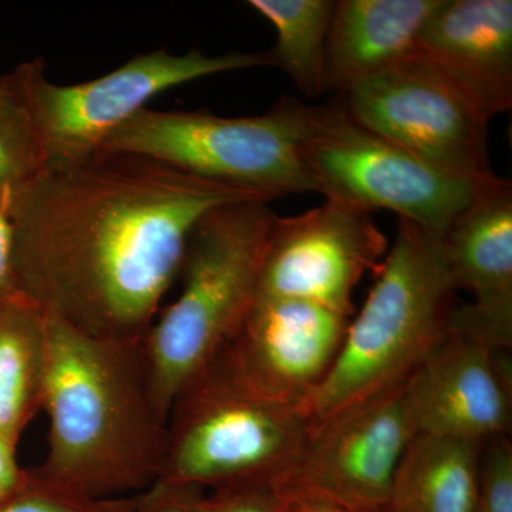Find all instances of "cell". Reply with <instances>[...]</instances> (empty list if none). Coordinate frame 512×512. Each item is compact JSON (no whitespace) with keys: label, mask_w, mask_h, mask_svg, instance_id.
I'll use <instances>...</instances> for the list:
<instances>
[{"label":"cell","mask_w":512,"mask_h":512,"mask_svg":"<svg viewBox=\"0 0 512 512\" xmlns=\"http://www.w3.org/2000/svg\"><path fill=\"white\" fill-rule=\"evenodd\" d=\"M254 192L99 150L49 165L8 208L19 293L97 339L143 342L205 214Z\"/></svg>","instance_id":"cell-1"},{"label":"cell","mask_w":512,"mask_h":512,"mask_svg":"<svg viewBox=\"0 0 512 512\" xmlns=\"http://www.w3.org/2000/svg\"><path fill=\"white\" fill-rule=\"evenodd\" d=\"M47 318L46 483L94 500L141 493L163 473L167 419L151 393L143 342L97 339Z\"/></svg>","instance_id":"cell-2"},{"label":"cell","mask_w":512,"mask_h":512,"mask_svg":"<svg viewBox=\"0 0 512 512\" xmlns=\"http://www.w3.org/2000/svg\"><path fill=\"white\" fill-rule=\"evenodd\" d=\"M456 291L441 242L399 220L392 248L349 322L335 363L302 407L309 423L332 419L409 382L446 335Z\"/></svg>","instance_id":"cell-3"},{"label":"cell","mask_w":512,"mask_h":512,"mask_svg":"<svg viewBox=\"0 0 512 512\" xmlns=\"http://www.w3.org/2000/svg\"><path fill=\"white\" fill-rule=\"evenodd\" d=\"M268 204L221 205L192 229L180 295L143 340L151 393L165 419L178 389L220 352L256 301L276 218Z\"/></svg>","instance_id":"cell-4"},{"label":"cell","mask_w":512,"mask_h":512,"mask_svg":"<svg viewBox=\"0 0 512 512\" xmlns=\"http://www.w3.org/2000/svg\"><path fill=\"white\" fill-rule=\"evenodd\" d=\"M167 429L158 480L212 491L272 487L298 457L311 423L301 407L249 389L215 355L175 393Z\"/></svg>","instance_id":"cell-5"},{"label":"cell","mask_w":512,"mask_h":512,"mask_svg":"<svg viewBox=\"0 0 512 512\" xmlns=\"http://www.w3.org/2000/svg\"><path fill=\"white\" fill-rule=\"evenodd\" d=\"M299 156L312 191L363 211L386 210L441 241L493 185L448 174L375 131L340 104L308 106Z\"/></svg>","instance_id":"cell-6"},{"label":"cell","mask_w":512,"mask_h":512,"mask_svg":"<svg viewBox=\"0 0 512 512\" xmlns=\"http://www.w3.org/2000/svg\"><path fill=\"white\" fill-rule=\"evenodd\" d=\"M305 109L291 97L254 117L144 109L117 128L100 150L153 158L271 202L313 192L299 156Z\"/></svg>","instance_id":"cell-7"},{"label":"cell","mask_w":512,"mask_h":512,"mask_svg":"<svg viewBox=\"0 0 512 512\" xmlns=\"http://www.w3.org/2000/svg\"><path fill=\"white\" fill-rule=\"evenodd\" d=\"M259 66H272L269 52L208 56L200 50L173 55L158 49L134 56L99 79L70 86L47 80L40 59L20 64L5 77L29 111L49 167L96 153L117 128L165 90Z\"/></svg>","instance_id":"cell-8"},{"label":"cell","mask_w":512,"mask_h":512,"mask_svg":"<svg viewBox=\"0 0 512 512\" xmlns=\"http://www.w3.org/2000/svg\"><path fill=\"white\" fill-rule=\"evenodd\" d=\"M342 97L353 120L426 163L473 183L500 180L488 153L490 120L416 59Z\"/></svg>","instance_id":"cell-9"},{"label":"cell","mask_w":512,"mask_h":512,"mask_svg":"<svg viewBox=\"0 0 512 512\" xmlns=\"http://www.w3.org/2000/svg\"><path fill=\"white\" fill-rule=\"evenodd\" d=\"M417 434L406 383L311 424L298 457L272 488L332 501L356 512H386L394 473Z\"/></svg>","instance_id":"cell-10"},{"label":"cell","mask_w":512,"mask_h":512,"mask_svg":"<svg viewBox=\"0 0 512 512\" xmlns=\"http://www.w3.org/2000/svg\"><path fill=\"white\" fill-rule=\"evenodd\" d=\"M387 251L370 212L352 205L326 200L303 214L276 215L256 298L318 303L350 318L356 286Z\"/></svg>","instance_id":"cell-11"},{"label":"cell","mask_w":512,"mask_h":512,"mask_svg":"<svg viewBox=\"0 0 512 512\" xmlns=\"http://www.w3.org/2000/svg\"><path fill=\"white\" fill-rule=\"evenodd\" d=\"M349 322L318 303L256 298L217 355L255 393L302 409L335 363Z\"/></svg>","instance_id":"cell-12"},{"label":"cell","mask_w":512,"mask_h":512,"mask_svg":"<svg viewBox=\"0 0 512 512\" xmlns=\"http://www.w3.org/2000/svg\"><path fill=\"white\" fill-rule=\"evenodd\" d=\"M503 355L448 328L406 383L417 433L484 444L507 437L512 384Z\"/></svg>","instance_id":"cell-13"},{"label":"cell","mask_w":512,"mask_h":512,"mask_svg":"<svg viewBox=\"0 0 512 512\" xmlns=\"http://www.w3.org/2000/svg\"><path fill=\"white\" fill-rule=\"evenodd\" d=\"M456 289L473 301L456 306L448 328L480 340L497 352L512 342V187L485 190L441 239Z\"/></svg>","instance_id":"cell-14"},{"label":"cell","mask_w":512,"mask_h":512,"mask_svg":"<svg viewBox=\"0 0 512 512\" xmlns=\"http://www.w3.org/2000/svg\"><path fill=\"white\" fill-rule=\"evenodd\" d=\"M413 59L488 120L512 107L511 0H443Z\"/></svg>","instance_id":"cell-15"},{"label":"cell","mask_w":512,"mask_h":512,"mask_svg":"<svg viewBox=\"0 0 512 512\" xmlns=\"http://www.w3.org/2000/svg\"><path fill=\"white\" fill-rule=\"evenodd\" d=\"M443 0H339L326 46L325 93L413 59L417 40Z\"/></svg>","instance_id":"cell-16"},{"label":"cell","mask_w":512,"mask_h":512,"mask_svg":"<svg viewBox=\"0 0 512 512\" xmlns=\"http://www.w3.org/2000/svg\"><path fill=\"white\" fill-rule=\"evenodd\" d=\"M485 444L417 433L394 473L386 512L476 511Z\"/></svg>","instance_id":"cell-17"},{"label":"cell","mask_w":512,"mask_h":512,"mask_svg":"<svg viewBox=\"0 0 512 512\" xmlns=\"http://www.w3.org/2000/svg\"><path fill=\"white\" fill-rule=\"evenodd\" d=\"M47 318L25 298L0 306V436L19 443L43 412Z\"/></svg>","instance_id":"cell-18"},{"label":"cell","mask_w":512,"mask_h":512,"mask_svg":"<svg viewBox=\"0 0 512 512\" xmlns=\"http://www.w3.org/2000/svg\"><path fill=\"white\" fill-rule=\"evenodd\" d=\"M248 5L274 26L269 52L303 94L325 93L326 46L335 15V0H249Z\"/></svg>","instance_id":"cell-19"},{"label":"cell","mask_w":512,"mask_h":512,"mask_svg":"<svg viewBox=\"0 0 512 512\" xmlns=\"http://www.w3.org/2000/svg\"><path fill=\"white\" fill-rule=\"evenodd\" d=\"M35 126L22 99L6 77L0 79V212L45 170Z\"/></svg>","instance_id":"cell-20"},{"label":"cell","mask_w":512,"mask_h":512,"mask_svg":"<svg viewBox=\"0 0 512 512\" xmlns=\"http://www.w3.org/2000/svg\"><path fill=\"white\" fill-rule=\"evenodd\" d=\"M133 497L94 500L46 483L29 468L25 483L0 498V512H131Z\"/></svg>","instance_id":"cell-21"},{"label":"cell","mask_w":512,"mask_h":512,"mask_svg":"<svg viewBox=\"0 0 512 512\" xmlns=\"http://www.w3.org/2000/svg\"><path fill=\"white\" fill-rule=\"evenodd\" d=\"M474 512H512V446L507 437L485 444Z\"/></svg>","instance_id":"cell-22"},{"label":"cell","mask_w":512,"mask_h":512,"mask_svg":"<svg viewBox=\"0 0 512 512\" xmlns=\"http://www.w3.org/2000/svg\"><path fill=\"white\" fill-rule=\"evenodd\" d=\"M201 512H281L274 488L269 485H238L204 493Z\"/></svg>","instance_id":"cell-23"},{"label":"cell","mask_w":512,"mask_h":512,"mask_svg":"<svg viewBox=\"0 0 512 512\" xmlns=\"http://www.w3.org/2000/svg\"><path fill=\"white\" fill-rule=\"evenodd\" d=\"M205 491L192 485L157 480L147 490L133 495L131 512H201Z\"/></svg>","instance_id":"cell-24"},{"label":"cell","mask_w":512,"mask_h":512,"mask_svg":"<svg viewBox=\"0 0 512 512\" xmlns=\"http://www.w3.org/2000/svg\"><path fill=\"white\" fill-rule=\"evenodd\" d=\"M23 298L16 285L10 254V227L8 211L0 212V306Z\"/></svg>","instance_id":"cell-25"},{"label":"cell","mask_w":512,"mask_h":512,"mask_svg":"<svg viewBox=\"0 0 512 512\" xmlns=\"http://www.w3.org/2000/svg\"><path fill=\"white\" fill-rule=\"evenodd\" d=\"M18 444L0 436V498L19 488L29 476V468L20 467Z\"/></svg>","instance_id":"cell-26"},{"label":"cell","mask_w":512,"mask_h":512,"mask_svg":"<svg viewBox=\"0 0 512 512\" xmlns=\"http://www.w3.org/2000/svg\"><path fill=\"white\" fill-rule=\"evenodd\" d=\"M281 512H356L332 501L311 495L276 493Z\"/></svg>","instance_id":"cell-27"}]
</instances>
